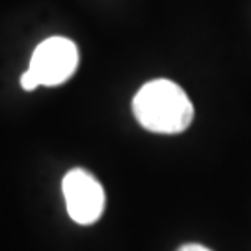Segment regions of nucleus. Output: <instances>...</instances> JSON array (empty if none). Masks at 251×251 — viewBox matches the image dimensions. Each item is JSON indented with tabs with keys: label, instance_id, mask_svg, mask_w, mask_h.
Wrapping results in <instances>:
<instances>
[{
	"label": "nucleus",
	"instance_id": "3",
	"mask_svg": "<svg viewBox=\"0 0 251 251\" xmlns=\"http://www.w3.org/2000/svg\"><path fill=\"white\" fill-rule=\"evenodd\" d=\"M67 214L78 225H91L104 212V188L90 171L75 168L62 180Z\"/></svg>",
	"mask_w": 251,
	"mask_h": 251
},
{
	"label": "nucleus",
	"instance_id": "4",
	"mask_svg": "<svg viewBox=\"0 0 251 251\" xmlns=\"http://www.w3.org/2000/svg\"><path fill=\"white\" fill-rule=\"evenodd\" d=\"M21 88L25 91H34L36 88H39V84L36 82V78L30 75V71H25L23 75H21Z\"/></svg>",
	"mask_w": 251,
	"mask_h": 251
},
{
	"label": "nucleus",
	"instance_id": "2",
	"mask_svg": "<svg viewBox=\"0 0 251 251\" xmlns=\"http://www.w3.org/2000/svg\"><path fill=\"white\" fill-rule=\"evenodd\" d=\"M78 67V49L67 37H49L36 47L28 71L39 86H60Z\"/></svg>",
	"mask_w": 251,
	"mask_h": 251
},
{
	"label": "nucleus",
	"instance_id": "1",
	"mask_svg": "<svg viewBox=\"0 0 251 251\" xmlns=\"http://www.w3.org/2000/svg\"><path fill=\"white\" fill-rule=\"evenodd\" d=\"M138 123L149 132L179 134L194 121V104L179 84L156 78L144 84L132 99Z\"/></svg>",
	"mask_w": 251,
	"mask_h": 251
},
{
	"label": "nucleus",
	"instance_id": "5",
	"mask_svg": "<svg viewBox=\"0 0 251 251\" xmlns=\"http://www.w3.org/2000/svg\"><path fill=\"white\" fill-rule=\"evenodd\" d=\"M177 251H210V250L205 248V246H201V244H184Z\"/></svg>",
	"mask_w": 251,
	"mask_h": 251
}]
</instances>
